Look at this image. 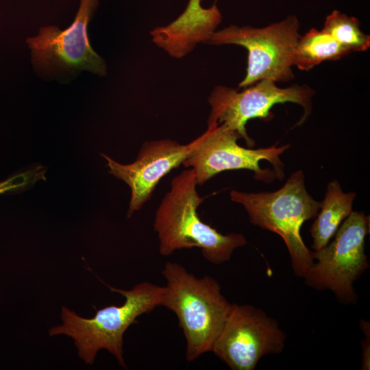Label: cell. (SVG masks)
Returning <instances> with one entry per match:
<instances>
[{
    "label": "cell",
    "mask_w": 370,
    "mask_h": 370,
    "mask_svg": "<svg viewBox=\"0 0 370 370\" xmlns=\"http://www.w3.org/2000/svg\"><path fill=\"white\" fill-rule=\"evenodd\" d=\"M197 185L191 168L172 180L171 190L160 204L154 221L159 251L169 256L178 249L198 247L210 263L220 264L247 242L241 234H223L201 221L197 210L204 197H199Z\"/></svg>",
    "instance_id": "6da1fadb"
},
{
    "label": "cell",
    "mask_w": 370,
    "mask_h": 370,
    "mask_svg": "<svg viewBox=\"0 0 370 370\" xmlns=\"http://www.w3.org/2000/svg\"><path fill=\"white\" fill-rule=\"evenodd\" d=\"M162 273L166 280L162 306L176 314L186 341V358L192 362L212 351L232 304L221 293L219 283L209 275L197 278L170 261Z\"/></svg>",
    "instance_id": "7a4b0ae2"
},
{
    "label": "cell",
    "mask_w": 370,
    "mask_h": 370,
    "mask_svg": "<svg viewBox=\"0 0 370 370\" xmlns=\"http://www.w3.org/2000/svg\"><path fill=\"white\" fill-rule=\"evenodd\" d=\"M108 287L125 297L123 305L106 306L88 319L62 307V324L50 329L49 334H66L73 338L79 356L87 364L93 363L100 349H106L122 367L126 368L123 334L132 324L138 323L139 316L162 306L163 286L144 282L130 290Z\"/></svg>",
    "instance_id": "3957f363"
},
{
    "label": "cell",
    "mask_w": 370,
    "mask_h": 370,
    "mask_svg": "<svg viewBox=\"0 0 370 370\" xmlns=\"http://www.w3.org/2000/svg\"><path fill=\"white\" fill-rule=\"evenodd\" d=\"M230 198L243 206L253 225L282 237L295 275L304 278L314 261V251L305 245L300 230L305 221L316 217L321 201L307 192L303 171L294 172L275 191L254 193L232 190Z\"/></svg>",
    "instance_id": "277c9868"
},
{
    "label": "cell",
    "mask_w": 370,
    "mask_h": 370,
    "mask_svg": "<svg viewBox=\"0 0 370 370\" xmlns=\"http://www.w3.org/2000/svg\"><path fill=\"white\" fill-rule=\"evenodd\" d=\"M299 22L290 14L283 20L263 27L230 25L214 32L208 43L236 45L247 51V66L238 88L268 79L275 83L294 78V52L300 35Z\"/></svg>",
    "instance_id": "5b68a950"
},
{
    "label": "cell",
    "mask_w": 370,
    "mask_h": 370,
    "mask_svg": "<svg viewBox=\"0 0 370 370\" xmlns=\"http://www.w3.org/2000/svg\"><path fill=\"white\" fill-rule=\"evenodd\" d=\"M369 233V217L352 210L334 239L314 251V261L304 277L305 284L318 291H331L345 304H355L354 284L369 267L365 252Z\"/></svg>",
    "instance_id": "8992f818"
},
{
    "label": "cell",
    "mask_w": 370,
    "mask_h": 370,
    "mask_svg": "<svg viewBox=\"0 0 370 370\" xmlns=\"http://www.w3.org/2000/svg\"><path fill=\"white\" fill-rule=\"evenodd\" d=\"M240 135L225 127L208 124L206 132L182 164L191 167L197 185H202L217 174L230 170L247 169L254 172V178L271 182L282 180L284 174L280 155L289 145L250 149L238 145Z\"/></svg>",
    "instance_id": "52a82bcc"
},
{
    "label": "cell",
    "mask_w": 370,
    "mask_h": 370,
    "mask_svg": "<svg viewBox=\"0 0 370 370\" xmlns=\"http://www.w3.org/2000/svg\"><path fill=\"white\" fill-rule=\"evenodd\" d=\"M314 93L306 85L281 88L268 79L258 81L241 91L219 85L208 97L211 111L208 124L223 125L237 132L251 147L255 142L248 136L245 127L249 120L260 119L269 121L273 117L271 110L275 105L288 102L304 108V114L297 123L301 125L311 112Z\"/></svg>",
    "instance_id": "ba28073f"
},
{
    "label": "cell",
    "mask_w": 370,
    "mask_h": 370,
    "mask_svg": "<svg viewBox=\"0 0 370 370\" xmlns=\"http://www.w3.org/2000/svg\"><path fill=\"white\" fill-rule=\"evenodd\" d=\"M285 341L278 322L263 310L232 304L211 352L233 370H253L264 356L282 352Z\"/></svg>",
    "instance_id": "9c48e42d"
},
{
    "label": "cell",
    "mask_w": 370,
    "mask_h": 370,
    "mask_svg": "<svg viewBox=\"0 0 370 370\" xmlns=\"http://www.w3.org/2000/svg\"><path fill=\"white\" fill-rule=\"evenodd\" d=\"M97 5L98 0H80L69 27H43L36 36L26 40L35 69L45 73L86 70L100 76L106 74V64L88 37V25Z\"/></svg>",
    "instance_id": "30bf717a"
},
{
    "label": "cell",
    "mask_w": 370,
    "mask_h": 370,
    "mask_svg": "<svg viewBox=\"0 0 370 370\" xmlns=\"http://www.w3.org/2000/svg\"><path fill=\"white\" fill-rule=\"evenodd\" d=\"M197 143V138L186 145L170 139L147 141L135 162L121 164L102 154L109 172L124 181L131 189L127 217L139 210L151 197L160 180L172 169L183 163Z\"/></svg>",
    "instance_id": "8fae6325"
},
{
    "label": "cell",
    "mask_w": 370,
    "mask_h": 370,
    "mask_svg": "<svg viewBox=\"0 0 370 370\" xmlns=\"http://www.w3.org/2000/svg\"><path fill=\"white\" fill-rule=\"evenodd\" d=\"M201 0H189L184 11L172 23L151 32L153 41L171 56L181 58L201 42H208L222 20L214 3L205 8Z\"/></svg>",
    "instance_id": "7c38bea8"
},
{
    "label": "cell",
    "mask_w": 370,
    "mask_h": 370,
    "mask_svg": "<svg viewBox=\"0 0 370 370\" xmlns=\"http://www.w3.org/2000/svg\"><path fill=\"white\" fill-rule=\"evenodd\" d=\"M356 197L354 192L344 193L336 180L327 186L325 197L321 201L320 212L316 216L310 232L313 240L312 248L317 251L325 247L352 212Z\"/></svg>",
    "instance_id": "4fadbf2b"
},
{
    "label": "cell",
    "mask_w": 370,
    "mask_h": 370,
    "mask_svg": "<svg viewBox=\"0 0 370 370\" xmlns=\"http://www.w3.org/2000/svg\"><path fill=\"white\" fill-rule=\"evenodd\" d=\"M349 53L324 30L311 28L298 39L293 66L308 71L324 61L340 60Z\"/></svg>",
    "instance_id": "5bb4252c"
},
{
    "label": "cell",
    "mask_w": 370,
    "mask_h": 370,
    "mask_svg": "<svg viewBox=\"0 0 370 370\" xmlns=\"http://www.w3.org/2000/svg\"><path fill=\"white\" fill-rule=\"evenodd\" d=\"M323 30L351 52H362L370 47V36L360 29L359 20L334 10L325 17Z\"/></svg>",
    "instance_id": "9a60e30c"
},
{
    "label": "cell",
    "mask_w": 370,
    "mask_h": 370,
    "mask_svg": "<svg viewBox=\"0 0 370 370\" xmlns=\"http://www.w3.org/2000/svg\"><path fill=\"white\" fill-rule=\"evenodd\" d=\"M46 169L38 166L0 181V195L23 189L40 180H45Z\"/></svg>",
    "instance_id": "2e32d148"
},
{
    "label": "cell",
    "mask_w": 370,
    "mask_h": 370,
    "mask_svg": "<svg viewBox=\"0 0 370 370\" xmlns=\"http://www.w3.org/2000/svg\"><path fill=\"white\" fill-rule=\"evenodd\" d=\"M362 329L366 334V338L362 341V369H369V354L367 353V350L369 351V348H367V345H369V337L367 339V331L369 330V323L363 320L361 321Z\"/></svg>",
    "instance_id": "e0dca14e"
},
{
    "label": "cell",
    "mask_w": 370,
    "mask_h": 370,
    "mask_svg": "<svg viewBox=\"0 0 370 370\" xmlns=\"http://www.w3.org/2000/svg\"><path fill=\"white\" fill-rule=\"evenodd\" d=\"M204 1V0H201V1Z\"/></svg>",
    "instance_id": "ac0fdd59"
}]
</instances>
